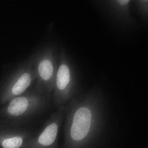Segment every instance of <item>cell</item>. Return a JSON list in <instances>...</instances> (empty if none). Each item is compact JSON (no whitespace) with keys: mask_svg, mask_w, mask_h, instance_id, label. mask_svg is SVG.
I'll list each match as a JSON object with an SVG mask.
<instances>
[{"mask_svg":"<svg viewBox=\"0 0 148 148\" xmlns=\"http://www.w3.org/2000/svg\"><path fill=\"white\" fill-rule=\"evenodd\" d=\"M65 113V107H60L48 118L24 148H57L58 133Z\"/></svg>","mask_w":148,"mask_h":148,"instance_id":"cell-3","label":"cell"},{"mask_svg":"<svg viewBox=\"0 0 148 148\" xmlns=\"http://www.w3.org/2000/svg\"><path fill=\"white\" fill-rule=\"evenodd\" d=\"M25 92L2 106L1 119L29 125L49 109L52 100L50 94L40 89Z\"/></svg>","mask_w":148,"mask_h":148,"instance_id":"cell-1","label":"cell"},{"mask_svg":"<svg viewBox=\"0 0 148 148\" xmlns=\"http://www.w3.org/2000/svg\"><path fill=\"white\" fill-rule=\"evenodd\" d=\"M36 132L29 125L0 119V147L24 148Z\"/></svg>","mask_w":148,"mask_h":148,"instance_id":"cell-4","label":"cell"},{"mask_svg":"<svg viewBox=\"0 0 148 148\" xmlns=\"http://www.w3.org/2000/svg\"><path fill=\"white\" fill-rule=\"evenodd\" d=\"M65 111L67 112L65 148H68L72 143L79 141L87 136L91 127L92 114L85 107L75 108L73 101L68 107H65Z\"/></svg>","mask_w":148,"mask_h":148,"instance_id":"cell-2","label":"cell"},{"mask_svg":"<svg viewBox=\"0 0 148 148\" xmlns=\"http://www.w3.org/2000/svg\"><path fill=\"white\" fill-rule=\"evenodd\" d=\"M130 1H128V0H120V1H118V2L120 3V4L122 5H126Z\"/></svg>","mask_w":148,"mask_h":148,"instance_id":"cell-5","label":"cell"}]
</instances>
